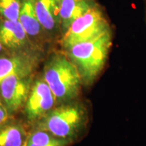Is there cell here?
Listing matches in <instances>:
<instances>
[{"mask_svg": "<svg viewBox=\"0 0 146 146\" xmlns=\"http://www.w3.org/2000/svg\"><path fill=\"white\" fill-rule=\"evenodd\" d=\"M8 118V110L0 98V125H3Z\"/></svg>", "mask_w": 146, "mask_h": 146, "instance_id": "9a60e30c", "label": "cell"}, {"mask_svg": "<svg viewBox=\"0 0 146 146\" xmlns=\"http://www.w3.org/2000/svg\"><path fill=\"white\" fill-rule=\"evenodd\" d=\"M18 21L32 43L41 50L45 42L48 40V37L38 20L35 7V0H23Z\"/></svg>", "mask_w": 146, "mask_h": 146, "instance_id": "30bf717a", "label": "cell"}, {"mask_svg": "<svg viewBox=\"0 0 146 146\" xmlns=\"http://www.w3.org/2000/svg\"><path fill=\"white\" fill-rule=\"evenodd\" d=\"M43 79L55 96L56 102H66L79 94L82 78L76 66L66 55L55 53L43 70Z\"/></svg>", "mask_w": 146, "mask_h": 146, "instance_id": "7a4b0ae2", "label": "cell"}, {"mask_svg": "<svg viewBox=\"0 0 146 146\" xmlns=\"http://www.w3.org/2000/svg\"><path fill=\"white\" fill-rule=\"evenodd\" d=\"M111 31L104 10L98 3L73 22L68 30L62 35L60 45L65 50L76 43L95 39Z\"/></svg>", "mask_w": 146, "mask_h": 146, "instance_id": "277c9868", "label": "cell"}, {"mask_svg": "<svg viewBox=\"0 0 146 146\" xmlns=\"http://www.w3.org/2000/svg\"><path fill=\"white\" fill-rule=\"evenodd\" d=\"M112 45L111 31L64 50L66 55L77 68L85 85H91L100 75L106 63Z\"/></svg>", "mask_w": 146, "mask_h": 146, "instance_id": "6da1fadb", "label": "cell"}, {"mask_svg": "<svg viewBox=\"0 0 146 146\" xmlns=\"http://www.w3.org/2000/svg\"><path fill=\"white\" fill-rule=\"evenodd\" d=\"M70 141L56 137L47 131L36 129L29 134L25 146H68Z\"/></svg>", "mask_w": 146, "mask_h": 146, "instance_id": "4fadbf2b", "label": "cell"}, {"mask_svg": "<svg viewBox=\"0 0 146 146\" xmlns=\"http://www.w3.org/2000/svg\"><path fill=\"white\" fill-rule=\"evenodd\" d=\"M30 75L14 74L0 84V98L9 112H14L26 103L31 91Z\"/></svg>", "mask_w": 146, "mask_h": 146, "instance_id": "5b68a950", "label": "cell"}, {"mask_svg": "<svg viewBox=\"0 0 146 146\" xmlns=\"http://www.w3.org/2000/svg\"><path fill=\"white\" fill-rule=\"evenodd\" d=\"M0 42L8 52L40 51L31 41L19 21L0 18Z\"/></svg>", "mask_w": 146, "mask_h": 146, "instance_id": "ba28073f", "label": "cell"}, {"mask_svg": "<svg viewBox=\"0 0 146 146\" xmlns=\"http://www.w3.org/2000/svg\"><path fill=\"white\" fill-rule=\"evenodd\" d=\"M56 99L44 79L35 81L31 89L26 103L25 113L29 121L40 120L51 110Z\"/></svg>", "mask_w": 146, "mask_h": 146, "instance_id": "52a82bcc", "label": "cell"}, {"mask_svg": "<svg viewBox=\"0 0 146 146\" xmlns=\"http://www.w3.org/2000/svg\"><path fill=\"white\" fill-rule=\"evenodd\" d=\"M29 134L18 124L0 125V146H25Z\"/></svg>", "mask_w": 146, "mask_h": 146, "instance_id": "7c38bea8", "label": "cell"}, {"mask_svg": "<svg viewBox=\"0 0 146 146\" xmlns=\"http://www.w3.org/2000/svg\"><path fill=\"white\" fill-rule=\"evenodd\" d=\"M5 52H7V51L5 50L4 47L3 46L2 44L1 43V42H0V55L3 54V53H4Z\"/></svg>", "mask_w": 146, "mask_h": 146, "instance_id": "2e32d148", "label": "cell"}, {"mask_svg": "<svg viewBox=\"0 0 146 146\" xmlns=\"http://www.w3.org/2000/svg\"><path fill=\"white\" fill-rule=\"evenodd\" d=\"M39 52L37 50L7 51L0 55V84L12 74L31 75L39 62Z\"/></svg>", "mask_w": 146, "mask_h": 146, "instance_id": "8992f818", "label": "cell"}, {"mask_svg": "<svg viewBox=\"0 0 146 146\" xmlns=\"http://www.w3.org/2000/svg\"><path fill=\"white\" fill-rule=\"evenodd\" d=\"M36 14L48 39L61 33L60 0H35Z\"/></svg>", "mask_w": 146, "mask_h": 146, "instance_id": "9c48e42d", "label": "cell"}, {"mask_svg": "<svg viewBox=\"0 0 146 146\" xmlns=\"http://www.w3.org/2000/svg\"><path fill=\"white\" fill-rule=\"evenodd\" d=\"M61 35L64 33L75 20L94 8L96 0H60Z\"/></svg>", "mask_w": 146, "mask_h": 146, "instance_id": "8fae6325", "label": "cell"}, {"mask_svg": "<svg viewBox=\"0 0 146 146\" xmlns=\"http://www.w3.org/2000/svg\"><path fill=\"white\" fill-rule=\"evenodd\" d=\"M86 121V114L78 104L62 105L51 110L39 120L36 129L45 131L70 143L77 137Z\"/></svg>", "mask_w": 146, "mask_h": 146, "instance_id": "3957f363", "label": "cell"}, {"mask_svg": "<svg viewBox=\"0 0 146 146\" xmlns=\"http://www.w3.org/2000/svg\"><path fill=\"white\" fill-rule=\"evenodd\" d=\"M144 1V5H145V21H146V0H143Z\"/></svg>", "mask_w": 146, "mask_h": 146, "instance_id": "e0dca14e", "label": "cell"}, {"mask_svg": "<svg viewBox=\"0 0 146 146\" xmlns=\"http://www.w3.org/2000/svg\"><path fill=\"white\" fill-rule=\"evenodd\" d=\"M23 4V0H0V18L17 21Z\"/></svg>", "mask_w": 146, "mask_h": 146, "instance_id": "5bb4252c", "label": "cell"}]
</instances>
